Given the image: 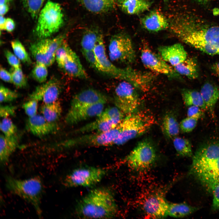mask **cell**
Returning a JSON list of instances; mask_svg holds the SVG:
<instances>
[{
    "mask_svg": "<svg viewBox=\"0 0 219 219\" xmlns=\"http://www.w3.org/2000/svg\"><path fill=\"white\" fill-rule=\"evenodd\" d=\"M169 28L180 40L207 54L219 55V26L193 13L177 15L170 21Z\"/></svg>",
    "mask_w": 219,
    "mask_h": 219,
    "instance_id": "obj_1",
    "label": "cell"
},
{
    "mask_svg": "<svg viewBox=\"0 0 219 219\" xmlns=\"http://www.w3.org/2000/svg\"><path fill=\"white\" fill-rule=\"evenodd\" d=\"M189 173L207 191L219 183V141L202 144L192 156Z\"/></svg>",
    "mask_w": 219,
    "mask_h": 219,
    "instance_id": "obj_2",
    "label": "cell"
},
{
    "mask_svg": "<svg viewBox=\"0 0 219 219\" xmlns=\"http://www.w3.org/2000/svg\"><path fill=\"white\" fill-rule=\"evenodd\" d=\"M118 207L112 191L105 187L89 191L76 205L75 215L80 218L108 219L116 217Z\"/></svg>",
    "mask_w": 219,
    "mask_h": 219,
    "instance_id": "obj_3",
    "label": "cell"
},
{
    "mask_svg": "<svg viewBox=\"0 0 219 219\" xmlns=\"http://www.w3.org/2000/svg\"><path fill=\"white\" fill-rule=\"evenodd\" d=\"M155 122L153 116L144 110L127 114L117 125L118 134L113 145L123 144L144 134Z\"/></svg>",
    "mask_w": 219,
    "mask_h": 219,
    "instance_id": "obj_4",
    "label": "cell"
},
{
    "mask_svg": "<svg viewBox=\"0 0 219 219\" xmlns=\"http://www.w3.org/2000/svg\"><path fill=\"white\" fill-rule=\"evenodd\" d=\"M6 185L10 192L32 204L37 214L41 216L40 204L43 185L39 177L21 179L8 176L6 178Z\"/></svg>",
    "mask_w": 219,
    "mask_h": 219,
    "instance_id": "obj_5",
    "label": "cell"
},
{
    "mask_svg": "<svg viewBox=\"0 0 219 219\" xmlns=\"http://www.w3.org/2000/svg\"><path fill=\"white\" fill-rule=\"evenodd\" d=\"M35 30L40 39L47 38L57 32L63 23L62 9L58 3L48 0L40 10Z\"/></svg>",
    "mask_w": 219,
    "mask_h": 219,
    "instance_id": "obj_6",
    "label": "cell"
},
{
    "mask_svg": "<svg viewBox=\"0 0 219 219\" xmlns=\"http://www.w3.org/2000/svg\"><path fill=\"white\" fill-rule=\"evenodd\" d=\"M106 174L104 169L93 166L76 168L64 178L63 185L68 188L89 187L99 182Z\"/></svg>",
    "mask_w": 219,
    "mask_h": 219,
    "instance_id": "obj_7",
    "label": "cell"
},
{
    "mask_svg": "<svg viewBox=\"0 0 219 219\" xmlns=\"http://www.w3.org/2000/svg\"><path fill=\"white\" fill-rule=\"evenodd\" d=\"M55 59L59 67L68 76L76 78H87V74L78 56L66 40L57 50Z\"/></svg>",
    "mask_w": 219,
    "mask_h": 219,
    "instance_id": "obj_8",
    "label": "cell"
},
{
    "mask_svg": "<svg viewBox=\"0 0 219 219\" xmlns=\"http://www.w3.org/2000/svg\"><path fill=\"white\" fill-rule=\"evenodd\" d=\"M156 157V151L152 144L148 141L143 140L137 144L124 160L132 170L142 172L148 169L153 164Z\"/></svg>",
    "mask_w": 219,
    "mask_h": 219,
    "instance_id": "obj_9",
    "label": "cell"
},
{
    "mask_svg": "<svg viewBox=\"0 0 219 219\" xmlns=\"http://www.w3.org/2000/svg\"><path fill=\"white\" fill-rule=\"evenodd\" d=\"M100 66V72L116 79L128 82L133 80L134 72L130 67L120 68L115 66L106 55L103 37L99 40L93 50Z\"/></svg>",
    "mask_w": 219,
    "mask_h": 219,
    "instance_id": "obj_10",
    "label": "cell"
},
{
    "mask_svg": "<svg viewBox=\"0 0 219 219\" xmlns=\"http://www.w3.org/2000/svg\"><path fill=\"white\" fill-rule=\"evenodd\" d=\"M65 40V36L61 35L52 39H41L32 43L30 50L37 63L44 64L47 66L52 65L55 59L57 50Z\"/></svg>",
    "mask_w": 219,
    "mask_h": 219,
    "instance_id": "obj_11",
    "label": "cell"
},
{
    "mask_svg": "<svg viewBox=\"0 0 219 219\" xmlns=\"http://www.w3.org/2000/svg\"><path fill=\"white\" fill-rule=\"evenodd\" d=\"M123 113L116 106L104 109L94 121L81 127L77 133L103 132L116 127L124 118Z\"/></svg>",
    "mask_w": 219,
    "mask_h": 219,
    "instance_id": "obj_12",
    "label": "cell"
},
{
    "mask_svg": "<svg viewBox=\"0 0 219 219\" xmlns=\"http://www.w3.org/2000/svg\"><path fill=\"white\" fill-rule=\"evenodd\" d=\"M109 55L111 61L130 63L135 59V53L131 39L126 34L113 36L108 46Z\"/></svg>",
    "mask_w": 219,
    "mask_h": 219,
    "instance_id": "obj_13",
    "label": "cell"
},
{
    "mask_svg": "<svg viewBox=\"0 0 219 219\" xmlns=\"http://www.w3.org/2000/svg\"><path fill=\"white\" fill-rule=\"evenodd\" d=\"M137 89L129 82L122 81L115 88L114 100L115 106L124 114L136 111L140 104Z\"/></svg>",
    "mask_w": 219,
    "mask_h": 219,
    "instance_id": "obj_14",
    "label": "cell"
},
{
    "mask_svg": "<svg viewBox=\"0 0 219 219\" xmlns=\"http://www.w3.org/2000/svg\"><path fill=\"white\" fill-rule=\"evenodd\" d=\"M141 59L144 65L151 71L171 78H179L180 75L169 65L159 54L154 51L148 45L143 43L141 49Z\"/></svg>",
    "mask_w": 219,
    "mask_h": 219,
    "instance_id": "obj_15",
    "label": "cell"
},
{
    "mask_svg": "<svg viewBox=\"0 0 219 219\" xmlns=\"http://www.w3.org/2000/svg\"><path fill=\"white\" fill-rule=\"evenodd\" d=\"M118 134L117 126L109 130L103 132H94L76 137L67 141V147L79 146H102L113 145Z\"/></svg>",
    "mask_w": 219,
    "mask_h": 219,
    "instance_id": "obj_16",
    "label": "cell"
},
{
    "mask_svg": "<svg viewBox=\"0 0 219 219\" xmlns=\"http://www.w3.org/2000/svg\"><path fill=\"white\" fill-rule=\"evenodd\" d=\"M61 91L59 81L56 78L37 86L29 95L30 99L41 101L44 104L51 103L57 101Z\"/></svg>",
    "mask_w": 219,
    "mask_h": 219,
    "instance_id": "obj_17",
    "label": "cell"
},
{
    "mask_svg": "<svg viewBox=\"0 0 219 219\" xmlns=\"http://www.w3.org/2000/svg\"><path fill=\"white\" fill-rule=\"evenodd\" d=\"M105 104L70 106L65 117L66 123L73 125L99 116L104 110Z\"/></svg>",
    "mask_w": 219,
    "mask_h": 219,
    "instance_id": "obj_18",
    "label": "cell"
},
{
    "mask_svg": "<svg viewBox=\"0 0 219 219\" xmlns=\"http://www.w3.org/2000/svg\"><path fill=\"white\" fill-rule=\"evenodd\" d=\"M169 203L163 194L157 193L146 199L143 208L145 214L150 217L163 218L168 216Z\"/></svg>",
    "mask_w": 219,
    "mask_h": 219,
    "instance_id": "obj_19",
    "label": "cell"
},
{
    "mask_svg": "<svg viewBox=\"0 0 219 219\" xmlns=\"http://www.w3.org/2000/svg\"><path fill=\"white\" fill-rule=\"evenodd\" d=\"M27 126L29 130L33 134L39 137L53 133L58 129L56 122H49L43 115L37 114L29 117Z\"/></svg>",
    "mask_w": 219,
    "mask_h": 219,
    "instance_id": "obj_20",
    "label": "cell"
},
{
    "mask_svg": "<svg viewBox=\"0 0 219 219\" xmlns=\"http://www.w3.org/2000/svg\"><path fill=\"white\" fill-rule=\"evenodd\" d=\"M107 97L102 92L95 89L89 88L82 91L73 98L70 106L91 105L99 103L105 104Z\"/></svg>",
    "mask_w": 219,
    "mask_h": 219,
    "instance_id": "obj_21",
    "label": "cell"
},
{
    "mask_svg": "<svg viewBox=\"0 0 219 219\" xmlns=\"http://www.w3.org/2000/svg\"><path fill=\"white\" fill-rule=\"evenodd\" d=\"M158 50L163 59L173 67L182 62L187 57L186 51L179 43L161 46Z\"/></svg>",
    "mask_w": 219,
    "mask_h": 219,
    "instance_id": "obj_22",
    "label": "cell"
},
{
    "mask_svg": "<svg viewBox=\"0 0 219 219\" xmlns=\"http://www.w3.org/2000/svg\"><path fill=\"white\" fill-rule=\"evenodd\" d=\"M141 24L144 28L152 32L165 30L169 26V22L166 17L160 11H151L142 18Z\"/></svg>",
    "mask_w": 219,
    "mask_h": 219,
    "instance_id": "obj_23",
    "label": "cell"
},
{
    "mask_svg": "<svg viewBox=\"0 0 219 219\" xmlns=\"http://www.w3.org/2000/svg\"><path fill=\"white\" fill-rule=\"evenodd\" d=\"M117 4L125 13L137 15L148 10L151 6L148 0H117Z\"/></svg>",
    "mask_w": 219,
    "mask_h": 219,
    "instance_id": "obj_24",
    "label": "cell"
},
{
    "mask_svg": "<svg viewBox=\"0 0 219 219\" xmlns=\"http://www.w3.org/2000/svg\"><path fill=\"white\" fill-rule=\"evenodd\" d=\"M200 92L207 109L213 114L215 104L219 99V88L212 83L207 82L202 86Z\"/></svg>",
    "mask_w": 219,
    "mask_h": 219,
    "instance_id": "obj_25",
    "label": "cell"
},
{
    "mask_svg": "<svg viewBox=\"0 0 219 219\" xmlns=\"http://www.w3.org/2000/svg\"><path fill=\"white\" fill-rule=\"evenodd\" d=\"M18 142L17 136L15 135L7 137L1 134L0 137V159L2 165L9 161L12 154L16 149Z\"/></svg>",
    "mask_w": 219,
    "mask_h": 219,
    "instance_id": "obj_26",
    "label": "cell"
},
{
    "mask_svg": "<svg viewBox=\"0 0 219 219\" xmlns=\"http://www.w3.org/2000/svg\"><path fill=\"white\" fill-rule=\"evenodd\" d=\"M180 75L194 79L199 76V70L197 61L192 57H187L182 62L173 67Z\"/></svg>",
    "mask_w": 219,
    "mask_h": 219,
    "instance_id": "obj_27",
    "label": "cell"
},
{
    "mask_svg": "<svg viewBox=\"0 0 219 219\" xmlns=\"http://www.w3.org/2000/svg\"><path fill=\"white\" fill-rule=\"evenodd\" d=\"M89 11L101 13L109 11L114 7L115 0H79Z\"/></svg>",
    "mask_w": 219,
    "mask_h": 219,
    "instance_id": "obj_28",
    "label": "cell"
},
{
    "mask_svg": "<svg viewBox=\"0 0 219 219\" xmlns=\"http://www.w3.org/2000/svg\"><path fill=\"white\" fill-rule=\"evenodd\" d=\"M161 129L164 135L169 139L177 136L180 130L179 124L173 113H168L164 116Z\"/></svg>",
    "mask_w": 219,
    "mask_h": 219,
    "instance_id": "obj_29",
    "label": "cell"
},
{
    "mask_svg": "<svg viewBox=\"0 0 219 219\" xmlns=\"http://www.w3.org/2000/svg\"><path fill=\"white\" fill-rule=\"evenodd\" d=\"M181 95L183 102L186 106H196L200 107L203 110L207 109L200 92L184 89L181 90Z\"/></svg>",
    "mask_w": 219,
    "mask_h": 219,
    "instance_id": "obj_30",
    "label": "cell"
},
{
    "mask_svg": "<svg viewBox=\"0 0 219 219\" xmlns=\"http://www.w3.org/2000/svg\"><path fill=\"white\" fill-rule=\"evenodd\" d=\"M198 209L197 207L186 203H169L168 216L175 218L186 217L193 214Z\"/></svg>",
    "mask_w": 219,
    "mask_h": 219,
    "instance_id": "obj_31",
    "label": "cell"
},
{
    "mask_svg": "<svg viewBox=\"0 0 219 219\" xmlns=\"http://www.w3.org/2000/svg\"><path fill=\"white\" fill-rule=\"evenodd\" d=\"M43 116L48 121L55 122L60 118L62 112L60 102L57 100L48 104H44L40 109Z\"/></svg>",
    "mask_w": 219,
    "mask_h": 219,
    "instance_id": "obj_32",
    "label": "cell"
},
{
    "mask_svg": "<svg viewBox=\"0 0 219 219\" xmlns=\"http://www.w3.org/2000/svg\"><path fill=\"white\" fill-rule=\"evenodd\" d=\"M103 37L102 34L95 30H89L83 35L81 40L82 51L93 50L96 45Z\"/></svg>",
    "mask_w": 219,
    "mask_h": 219,
    "instance_id": "obj_33",
    "label": "cell"
},
{
    "mask_svg": "<svg viewBox=\"0 0 219 219\" xmlns=\"http://www.w3.org/2000/svg\"><path fill=\"white\" fill-rule=\"evenodd\" d=\"M173 144L177 153L179 156L185 157L193 156L191 144L188 139L176 136L173 138Z\"/></svg>",
    "mask_w": 219,
    "mask_h": 219,
    "instance_id": "obj_34",
    "label": "cell"
},
{
    "mask_svg": "<svg viewBox=\"0 0 219 219\" xmlns=\"http://www.w3.org/2000/svg\"><path fill=\"white\" fill-rule=\"evenodd\" d=\"M11 45L14 54L20 61L22 62L30 64L32 63L30 56L25 47L18 40H15L11 42Z\"/></svg>",
    "mask_w": 219,
    "mask_h": 219,
    "instance_id": "obj_35",
    "label": "cell"
},
{
    "mask_svg": "<svg viewBox=\"0 0 219 219\" xmlns=\"http://www.w3.org/2000/svg\"><path fill=\"white\" fill-rule=\"evenodd\" d=\"M24 6L32 18L37 19L46 0H22Z\"/></svg>",
    "mask_w": 219,
    "mask_h": 219,
    "instance_id": "obj_36",
    "label": "cell"
},
{
    "mask_svg": "<svg viewBox=\"0 0 219 219\" xmlns=\"http://www.w3.org/2000/svg\"><path fill=\"white\" fill-rule=\"evenodd\" d=\"M12 83L18 88H25L27 86V80L21 67L15 68L12 67L10 69Z\"/></svg>",
    "mask_w": 219,
    "mask_h": 219,
    "instance_id": "obj_37",
    "label": "cell"
},
{
    "mask_svg": "<svg viewBox=\"0 0 219 219\" xmlns=\"http://www.w3.org/2000/svg\"><path fill=\"white\" fill-rule=\"evenodd\" d=\"M47 67L44 64L36 62L32 71L33 78L38 82H45L48 76Z\"/></svg>",
    "mask_w": 219,
    "mask_h": 219,
    "instance_id": "obj_38",
    "label": "cell"
},
{
    "mask_svg": "<svg viewBox=\"0 0 219 219\" xmlns=\"http://www.w3.org/2000/svg\"><path fill=\"white\" fill-rule=\"evenodd\" d=\"M0 126L1 130L5 136L9 137L16 135L17 127L9 118H3L1 121Z\"/></svg>",
    "mask_w": 219,
    "mask_h": 219,
    "instance_id": "obj_39",
    "label": "cell"
},
{
    "mask_svg": "<svg viewBox=\"0 0 219 219\" xmlns=\"http://www.w3.org/2000/svg\"><path fill=\"white\" fill-rule=\"evenodd\" d=\"M18 94L16 92L1 85L0 87V100L1 103L13 101L18 97Z\"/></svg>",
    "mask_w": 219,
    "mask_h": 219,
    "instance_id": "obj_40",
    "label": "cell"
},
{
    "mask_svg": "<svg viewBox=\"0 0 219 219\" xmlns=\"http://www.w3.org/2000/svg\"><path fill=\"white\" fill-rule=\"evenodd\" d=\"M198 119L187 117L183 119L179 124L180 130L183 133H189L192 131L196 127Z\"/></svg>",
    "mask_w": 219,
    "mask_h": 219,
    "instance_id": "obj_41",
    "label": "cell"
},
{
    "mask_svg": "<svg viewBox=\"0 0 219 219\" xmlns=\"http://www.w3.org/2000/svg\"><path fill=\"white\" fill-rule=\"evenodd\" d=\"M82 51L84 57L91 66L100 72V66L93 50Z\"/></svg>",
    "mask_w": 219,
    "mask_h": 219,
    "instance_id": "obj_42",
    "label": "cell"
},
{
    "mask_svg": "<svg viewBox=\"0 0 219 219\" xmlns=\"http://www.w3.org/2000/svg\"><path fill=\"white\" fill-rule=\"evenodd\" d=\"M38 102L35 100L30 99L23 105L22 107L26 113L29 117L33 116L36 114Z\"/></svg>",
    "mask_w": 219,
    "mask_h": 219,
    "instance_id": "obj_43",
    "label": "cell"
},
{
    "mask_svg": "<svg viewBox=\"0 0 219 219\" xmlns=\"http://www.w3.org/2000/svg\"><path fill=\"white\" fill-rule=\"evenodd\" d=\"M4 54L8 63L12 67L17 68L21 67L20 61L14 54L8 50H5Z\"/></svg>",
    "mask_w": 219,
    "mask_h": 219,
    "instance_id": "obj_44",
    "label": "cell"
},
{
    "mask_svg": "<svg viewBox=\"0 0 219 219\" xmlns=\"http://www.w3.org/2000/svg\"><path fill=\"white\" fill-rule=\"evenodd\" d=\"M16 107L10 105H2L0 107V116L3 118H8L15 114Z\"/></svg>",
    "mask_w": 219,
    "mask_h": 219,
    "instance_id": "obj_45",
    "label": "cell"
},
{
    "mask_svg": "<svg viewBox=\"0 0 219 219\" xmlns=\"http://www.w3.org/2000/svg\"><path fill=\"white\" fill-rule=\"evenodd\" d=\"M200 107L196 106H189L187 111V117L194 118L199 119L203 115V112Z\"/></svg>",
    "mask_w": 219,
    "mask_h": 219,
    "instance_id": "obj_46",
    "label": "cell"
},
{
    "mask_svg": "<svg viewBox=\"0 0 219 219\" xmlns=\"http://www.w3.org/2000/svg\"><path fill=\"white\" fill-rule=\"evenodd\" d=\"M213 198L212 209L214 210H219V183L214 188L212 191Z\"/></svg>",
    "mask_w": 219,
    "mask_h": 219,
    "instance_id": "obj_47",
    "label": "cell"
},
{
    "mask_svg": "<svg viewBox=\"0 0 219 219\" xmlns=\"http://www.w3.org/2000/svg\"><path fill=\"white\" fill-rule=\"evenodd\" d=\"M0 77L1 78L4 82L12 83V77L10 72L1 66L0 69Z\"/></svg>",
    "mask_w": 219,
    "mask_h": 219,
    "instance_id": "obj_48",
    "label": "cell"
},
{
    "mask_svg": "<svg viewBox=\"0 0 219 219\" xmlns=\"http://www.w3.org/2000/svg\"><path fill=\"white\" fill-rule=\"evenodd\" d=\"M15 27L14 21L10 18L6 19L5 24V30L8 32L12 31Z\"/></svg>",
    "mask_w": 219,
    "mask_h": 219,
    "instance_id": "obj_49",
    "label": "cell"
},
{
    "mask_svg": "<svg viewBox=\"0 0 219 219\" xmlns=\"http://www.w3.org/2000/svg\"><path fill=\"white\" fill-rule=\"evenodd\" d=\"M211 69L215 75L219 78V61L214 64L211 66Z\"/></svg>",
    "mask_w": 219,
    "mask_h": 219,
    "instance_id": "obj_50",
    "label": "cell"
},
{
    "mask_svg": "<svg viewBox=\"0 0 219 219\" xmlns=\"http://www.w3.org/2000/svg\"><path fill=\"white\" fill-rule=\"evenodd\" d=\"M9 8L8 4L0 5V15L3 16L8 11Z\"/></svg>",
    "mask_w": 219,
    "mask_h": 219,
    "instance_id": "obj_51",
    "label": "cell"
},
{
    "mask_svg": "<svg viewBox=\"0 0 219 219\" xmlns=\"http://www.w3.org/2000/svg\"><path fill=\"white\" fill-rule=\"evenodd\" d=\"M6 19L3 16L0 15V29L1 30H5V24Z\"/></svg>",
    "mask_w": 219,
    "mask_h": 219,
    "instance_id": "obj_52",
    "label": "cell"
},
{
    "mask_svg": "<svg viewBox=\"0 0 219 219\" xmlns=\"http://www.w3.org/2000/svg\"><path fill=\"white\" fill-rule=\"evenodd\" d=\"M197 2L200 4H205L208 2L209 0H195Z\"/></svg>",
    "mask_w": 219,
    "mask_h": 219,
    "instance_id": "obj_53",
    "label": "cell"
},
{
    "mask_svg": "<svg viewBox=\"0 0 219 219\" xmlns=\"http://www.w3.org/2000/svg\"><path fill=\"white\" fill-rule=\"evenodd\" d=\"M11 0H0V5L8 4Z\"/></svg>",
    "mask_w": 219,
    "mask_h": 219,
    "instance_id": "obj_54",
    "label": "cell"
},
{
    "mask_svg": "<svg viewBox=\"0 0 219 219\" xmlns=\"http://www.w3.org/2000/svg\"><path fill=\"white\" fill-rule=\"evenodd\" d=\"M213 13L214 15H217L219 14V10L217 9H214L213 11Z\"/></svg>",
    "mask_w": 219,
    "mask_h": 219,
    "instance_id": "obj_55",
    "label": "cell"
},
{
    "mask_svg": "<svg viewBox=\"0 0 219 219\" xmlns=\"http://www.w3.org/2000/svg\"><path fill=\"white\" fill-rule=\"evenodd\" d=\"M163 0V1H164V2H168V1L169 0Z\"/></svg>",
    "mask_w": 219,
    "mask_h": 219,
    "instance_id": "obj_56",
    "label": "cell"
}]
</instances>
